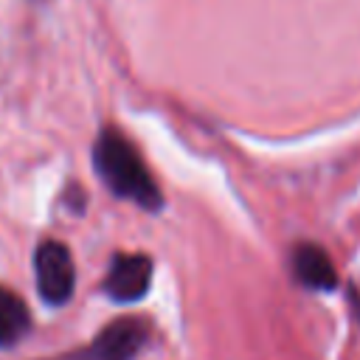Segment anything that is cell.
<instances>
[{
  "label": "cell",
  "mask_w": 360,
  "mask_h": 360,
  "mask_svg": "<svg viewBox=\"0 0 360 360\" xmlns=\"http://www.w3.org/2000/svg\"><path fill=\"white\" fill-rule=\"evenodd\" d=\"M93 166L115 197L132 200L135 205H141L146 211L160 208L163 197H160L155 177L143 166V160H141L138 149L129 143V138L121 135L118 129L107 127L98 132L96 146H93Z\"/></svg>",
  "instance_id": "1"
},
{
  "label": "cell",
  "mask_w": 360,
  "mask_h": 360,
  "mask_svg": "<svg viewBox=\"0 0 360 360\" xmlns=\"http://www.w3.org/2000/svg\"><path fill=\"white\" fill-rule=\"evenodd\" d=\"M37 290L48 304H65L76 287V267L68 245L56 239H45L34 253Z\"/></svg>",
  "instance_id": "2"
},
{
  "label": "cell",
  "mask_w": 360,
  "mask_h": 360,
  "mask_svg": "<svg viewBox=\"0 0 360 360\" xmlns=\"http://www.w3.org/2000/svg\"><path fill=\"white\" fill-rule=\"evenodd\" d=\"M146 323L138 318H121L104 326L90 346L82 352H73L59 360H132L138 349L146 343Z\"/></svg>",
  "instance_id": "3"
},
{
  "label": "cell",
  "mask_w": 360,
  "mask_h": 360,
  "mask_svg": "<svg viewBox=\"0 0 360 360\" xmlns=\"http://www.w3.org/2000/svg\"><path fill=\"white\" fill-rule=\"evenodd\" d=\"M149 284H152V259L143 253H118L104 276V292L118 304L143 298Z\"/></svg>",
  "instance_id": "4"
},
{
  "label": "cell",
  "mask_w": 360,
  "mask_h": 360,
  "mask_svg": "<svg viewBox=\"0 0 360 360\" xmlns=\"http://www.w3.org/2000/svg\"><path fill=\"white\" fill-rule=\"evenodd\" d=\"M292 270H295V278L309 290H335L338 287V270H335L329 253L315 242L295 245Z\"/></svg>",
  "instance_id": "5"
},
{
  "label": "cell",
  "mask_w": 360,
  "mask_h": 360,
  "mask_svg": "<svg viewBox=\"0 0 360 360\" xmlns=\"http://www.w3.org/2000/svg\"><path fill=\"white\" fill-rule=\"evenodd\" d=\"M28 329H31V312L25 301L14 290L0 287V349L20 343L28 335Z\"/></svg>",
  "instance_id": "6"
}]
</instances>
